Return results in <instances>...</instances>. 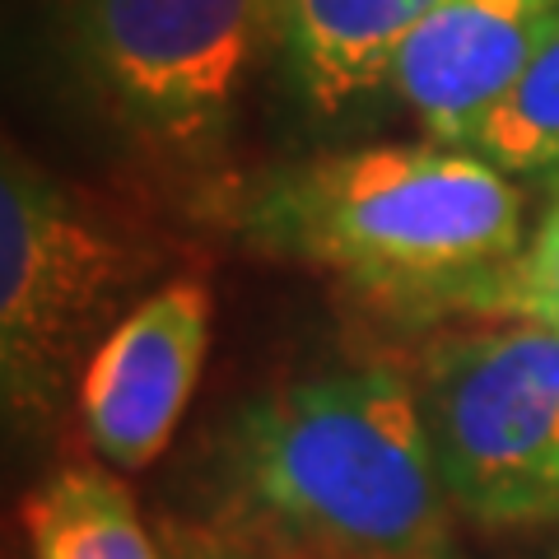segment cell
Listing matches in <instances>:
<instances>
[{
  "mask_svg": "<svg viewBox=\"0 0 559 559\" xmlns=\"http://www.w3.org/2000/svg\"><path fill=\"white\" fill-rule=\"evenodd\" d=\"M229 522L275 559H452V499L406 373L331 369L242 401L219 439Z\"/></svg>",
  "mask_w": 559,
  "mask_h": 559,
  "instance_id": "1",
  "label": "cell"
},
{
  "mask_svg": "<svg viewBox=\"0 0 559 559\" xmlns=\"http://www.w3.org/2000/svg\"><path fill=\"white\" fill-rule=\"evenodd\" d=\"M238 224L266 252L401 312H480L527 248L518 182L466 145H369L280 168Z\"/></svg>",
  "mask_w": 559,
  "mask_h": 559,
  "instance_id": "2",
  "label": "cell"
},
{
  "mask_svg": "<svg viewBox=\"0 0 559 559\" xmlns=\"http://www.w3.org/2000/svg\"><path fill=\"white\" fill-rule=\"evenodd\" d=\"M127 224L20 150L0 168V392L14 425H43L154 271Z\"/></svg>",
  "mask_w": 559,
  "mask_h": 559,
  "instance_id": "3",
  "label": "cell"
},
{
  "mask_svg": "<svg viewBox=\"0 0 559 559\" xmlns=\"http://www.w3.org/2000/svg\"><path fill=\"white\" fill-rule=\"evenodd\" d=\"M70 43L94 98L135 140L201 159L266 57L285 51V0H70Z\"/></svg>",
  "mask_w": 559,
  "mask_h": 559,
  "instance_id": "4",
  "label": "cell"
},
{
  "mask_svg": "<svg viewBox=\"0 0 559 559\" xmlns=\"http://www.w3.org/2000/svg\"><path fill=\"white\" fill-rule=\"evenodd\" d=\"M415 392L462 518L532 527L559 513V331L509 322L448 341Z\"/></svg>",
  "mask_w": 559,
  "mask_h": 559,
  "instance_id": "5",
  "label": "cell"
},
{
  "mask_svg": "<svg viewBox=\"0 0 559 559\" xmlns=\"http://www.w3.org/2000/svg\"><path fill=\"white\" fill-rule=\"evenodd\" d=\"M210 349V289L178 275L140 299L80 378L84 439L108 466L145 471L173 443Z\"/></svg>",
  "mask_w": 559,
  "mask_h": 559,
  "instance_id": "6",
  "label": "cell"
},
{
  "mask_svg": "<svg viewBox=\"0 0 559 559\" xmlns=\"http://www.w3.org/2000/svg\"><path fill=\"white\" fill-rule=\"evenodd\" d=\"M559 0H439L396 51L388 90L443 145H466L485 108L513 84Z\"/></svg>",
  "mask_w": 559,
  "mask_h": 559,
  "instance_id": "7",
  "label": "cell"
},
{
  "mask_svg": "<svg viewBox=\"0 0 559 559\" xmlns=\"http://www.w3.org/2000/svg\"><path fill=\"white\" fill-rule=\"evenodd\" d=\"M439 0H285V61L318 117H341L388 70Z\"/></svg>",
  "mask_w": 559,
  "mask_h": 559,
  "instance_id": "8",
  "label": "cell"
},
{
  "mask_svg": "<svg viewBox=\"0 0 559 559\" xmlns=\"http://www.w3.org/2000/svg\"><path fill=\"white\" fill-rule=\"evenodd\" d=\"M33 559H164L131 495L98 466H66L28 499Z\"/></svg>",
  "mask_w": 559,
  "mask_h": 559,
  "instance_id": "9",
  "label": "cell"
},
{
  "mask_svg": "<svg viewBox=\"0 0 559 559\" xmlns=\"http://www.w3.org/2000/svg\"><path fill=\"white\" fill-rule=\"evenodd\" d=\"M466 150L509 178L559 187V14L546 24L513 84L471 127Z\"/></svg>",
  "mask_w": 559,
  "mask_h": 559,
  "instance_id": "10",
  "label": "cell"
},
{
  "mask_svg": "<svg viewBox=\"0 0 559 559\" xmlns=\"http://www.w3.org/2000/svg\"><path fill=\"white\" fill-rule=\"evenodd\" d=\"M480 312L485 318H509V322L559 331V201L540 219V229L532 234L527 248L513 257V266L503 271V280Z\"/></svg>",
  "mask_w": 559,
  "mask_h": 559,
  "instance_id": "11",
  "label": "cell"
}]
</instances>
